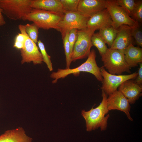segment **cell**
Masks as SVG:
<instances>
[{
    "mask_svg": "<svg viewBox=\"0 0 142 142\" xmlns=\"http://www.w3.org/2000/svg\"><path fill=\"white\" fill-rule=\"evenodd\" d=\"M32 139L27 136L24 129L19 127L8 130L0 135V142H32Z\"/></svg>",
    "mask_w": 142,
    "mask_h": 142,
    "instance_id": "2e32d148",
    "label": "cell"
},
{
    "mask_svg": "<svg viewBox=\"0 0 142 142\" xmlns=\"http://www.w3.org/2000/svg\"><path fill=\"white\" fill-rule=\"evenodd\" d=\"M125 61L131 68L142 63V49L134 46L131 43L124 52Z\"/></svg>",
    "mask_w": 142,
    "mask_h": 142,
    "instance_id": "ac0fdd59",
    "label": "cell"
},
{
    "mask_svg": "<svg viewBox=\"0 0 142 142\" xmlns=\"http://www.w3.org/2000/svg\"><path fill=\"white\" fill-rule=\"evenodd\" d=\"M26 36L24 47L20 50L21 64L32 62L34 65L41 64L43 62V58L38 47L27 33Z\"/></svg>",
    "mask_w": 142,
    "mask_h": 142,
    "instance_id": "30bf717a",
    "label": "cell"
},
{
    "mask_svg": "<svg viewBox=\"0 0 142 142\" xmlns=\"http://www.w3.org/2000/svg\"><path fill=\"white\" fill-rule=\"evenodd\" d=\"M127 98L117 90L108 95L107 104L108 110H117L123 112L130 120L133 121L130 112L131 107Z\"/></svg>",
    "mask_w": 142,
    "mask_h": 142,
    "instance_id": "8fae6325",
    "label": "cell"
},
{
    "mask_svg": "<svg viewBox=\"0 0 142 142\" xmlns=\"http://www.w3.org/2000/svg\"><path fill=\"white\" fill-rule=\"evenodd\" d=\"M69 32H67L62 39L66 57V68H70V64L72 62L71 53L70 50V45L68 40Z\"/></svg>",
    "mask_w": 142,
    "mask_h": 142,
    "instance_id": "cb8c5ba5",
    "label": "cell"
},
{
    "mask_svg": "<svg viewBox=\"0 0 142 142\" xmlns=\"http://www.w3.org/2000/svg\"><path fill=\"white\" fill-rule=\"evenodd\" d=\"M100 68V72L103 78L101 89L108 95L117 90L123 83L136 78L138 75V73L136 72L129 75H113L106 71L103 66Z\"/></svg>",
    "mask_w": 142,
    "mask_h": 142,
    "instance_id": "9c48e42d",
    "label": "cell"
},
{
    "mask_svg": "<svg viewBox=\"0 0 142 142\" xmlns=\"http://www.w3.org/2000/svg\"><path fill=\"white\" fill-rule=\"evenodd\" d=\"M91 41L93 45L97 48L101 56L106 53L108 48L98 32L93 33L91 37Z\"/></svg>",
    "mask_w": 142,
    "mask_h": 142,
    "instance_id": "ffe728a7",
    "label": "cell"
},
{
    "mask_svg": "<svg viewBox=\"0 0 142 142\" xmlns=\"http://www.w3.org/2000/svg\"><path fill=\"white\" fill-rule=\"evenodd\" d=\"M96 57L95 51L93 49L91 50L86 61L79 66L73 69H58L57 72H52L50 75V78L53 79L52 83H56L59 79L65 78L70 74H77L81 72L91 73L98 80L102 82L103 78L100 72V68L98 66L96 62Z\"/></svg>",
    "mask_w": 142,
    "mask_h": 142,
    "instance_id": "7a4b0ae2",
    "label": "cell"
},
{
    "mask_svg": "<svg viewBox=\"0 0 142 142\" xmlns=\"http://www.w3.org/2000/svg\"><path fill=\"white\" fill-rule=\"evenodd\" d=\"M130 17L136 6V2L134 0H115Z\"/></svg>",
    "mask_w": 142,
    "mask_h": 142,
    "instance_id": "7402d4cb",
    "label": "cell"
},
{
    "mask_svg": "<svg viewBox=\"0 0 142 142\" xmlns=\"http://www.w3.org/2000/svg\"><path fill=\"white\" fill-rule=\"evenodd\" d=\"M101 57L103 67L108 70L109 73L119 75L124 72H131L130 68L125 61L123 52L109 48Z\"/></svg>",
    "mask_w": 142,
    "mask_h": 142,
    "instance_id": "277c9868",
    "label": "cell"
},
{
    "mask_svg": "<svg viewBox=\"0 0 142 142\" xmlns=\"http://www.w3.org/2000/svg\"><path fill=\"white\" fill-rule=\"evenodd\" d=\"M24 43L18 42L14 41L13 47L17 49L21 50L23 48Z\"/></svg>",
    "mask_w": 142,
    "mask_h": 142,
    "instance_id": "f546056e",
    "label": "cell"
},
{
    "mask_svg": "<svg viewBox=\"0 0 142 142\" xmlns=\"http://www.w3.org/2000/svg\"><path fill=\"white\" fill-rule=\"evenodd\" d=\"M106 9L111 18L112 26L118 29L123 25H128L133 28L139 26L138 22L130 17L126 11L117 4L115 0H106Z\"/></svg>",
    "mask_w": 142,
    "mask_h": 142,
    "instance_id": "52a82bcc",
    "label": "cell"
},
{
    "mask_svg": "<svg viewBox=\"0 0 142 142\" xmlns=\"http://www.w3.org/2000/svg\"><path fill=\"white\" fill-rule=\"evenodd\" d=\"M33 9L64 14L60 0H31Z\"/></svg>",
    "mask_w": 142,
    "mask_h": 142,
    "instance_id": "e0dca14e",
    "label": "cell"
},
{
    "mask_svg": "<svg viewBox=\"0 0 142 142\" xmlns=\"http://www.w3.org/2000/svg\"><path fill=\"white\" fill-rule=\"evenodd\" d=\"M131 36L135 43L138 46L142 47V32L139 26L132 28Z\"/></svg>",
    "mask_w": 142,
    "mask_h": 142,
    "instance_id": "4316f807",
    "label": "cell"
},
{
    "mask_svg": "<svg viewBox=\"0 0 142 142\" xmlns=\"http://www.w3.org/2000/svg\"><path fill=\"white\" fill-rule=\"evenodd\" d=\"M118 31V29H115L111 26L99 30L98 33L110 48L116 37Z\"/></svg>",
    "mask_w": 142,
    "mask_h": 142,
    "instance_id": "d6986e66",
    "label": "cell"
},
{
    "mask_svg": "<svg viewBox=\"0 0 142 142\" xmlns=\"http://www.w3.org/2000/svg\"><path fill=\"white\" fill-rule=\"evenodd\" d=\"M37 43L42 55L43 62H44L46 64L50 71H52L53 68L50 59L51 57L47 53L44 45L41 40H39Z\"/></svg>",
    "mask_w": 142,
    "mask_h": 142,
    "instance_id": "603a6c76",
    "label": "cell"
},
{
    "mask_svg": "<svg viewBox=\"0 0 142 142\" xmlns=\"http://www.w3.org/2000/svg\"><path fill=\"white\" fill-rule=\"evenodd\" d=\"M118 88V90L127 98L130 104L134 103L142 95V87L131 79L124 82Z\"/></svg>",
    "mask_w": 142,
    "mask_h": 142,
    "instance_id": "9a60e30c",
    "label": "cell"
},
{
    "mask_svg": "<svg viewBox=\"0 0 142 142\" xmlns=\"http://www.w3.org/2000/svg\"><path fill=\"white\" fill-rule=\"evenodd\" d=\"M80 0H60L63 8L65 12H77Z\"/></svg>",
    "mask_w": 142,
    "mask_h": 142,
    "instance_id": "d4e9b609",
    "label": "cell"
},
{
    "mask_svg": "<svg viewBox=\"0 0 142 142\" xmlns=\"http://www.w3.org/2000/svg\"><path fill=\"white\" fill-rule=\"evenodd\" d=\"M112 24L111 17L106 8L90 17L87 26L88 28L95 31L112 26Z\"/></svg>",
    "mask_w": 142,
    "mask_h": 142,
    "instance_id": "5bb4252c",
    "label": "cell"
},
{
    "mask_svg": "<svg viewBox=\"0 0 142 142\" xmlns=\"http://www.w3.org/2000/svg\"><path fill=\"white\" fill-rule=\"evenodd\" d=\"M95 30L88 28L78 30L77 38L71 54L72 62L88 57L93 46L91 37Z\"/></svg>",
    "mask_w": 142,
    "mask_h": 142,
    "instance_id": "8992f818",
    "label": "cell"
},
{
    "mask_svg": "<svg viewBox=\"0 0 142 142\" xmlns=\"http://www.w3.org/2000/svg\"><path fill=\"white\" fill-rule=\"evenodd\" d=\"M131 17L138 22H142V1L136 2V6L132 14Z\"/></svg>",
    "mask_w": 142,
    "mask_h": 142,
    "instance_id": "484cf974",
    "label": "cell"
},
{
    "mask_svg": "<svg viewBox=\"0 0 142 142\" xmlns=\"http://www.w3.org/2000/svg\"><path fill=\"white\" fill-rule=\"evenodd\" d=\"M77 29H73L70 30L69 32L68 40L70 45L71 54L74 45L77 39Z\"/></svg>",
    "mask_w": 142,
    "mask_h": 142,
    "instance_id": "83f0119b",
    "label": "cell"
},
{
    "mask_svg": "<svg viewBox=\"0 0 142 142\" xmlns=\"http://www.w3.org/2000/svg\"><path fill=\"white\" fill-rule=\"evenodd\" d=\"M64 14L32 9L22 19L32 21L39 28L45 30L54 29L57 30L58 25Z\"/></svg>",
    "mask_w": 142,
    "mask_h": 142,
    "instance_id": "3957f363",
    "label": "cell"
},
{
    "mask_svg": "<svg viewBox=\"0 0 142 142\" xmlns=\"http://www.w3.org/2000/svg\"><path fill=\"white\" fill-rule=\"evenodd\" d=\"M106 8L105 0H80L77 12L85 17L90 18Z\"/></svg>",
    "mask_w": 142,
    "mask_h": 142,
    "instance_id": "7c38bea8",
    "label": "cell"
},
{
    "mask_svg": "<svg viewBox=\"0 0 142 142\" xmlns=\"http://www.w3.org/2000/svg\"><path fill=\"white\" fill-rule=\"evenodd\" d=\"M139 67L136 78L134 82L138 85L142 87V63H139Z\"/></svg>",
    "mask_w": 142,
    "mask_h": 142,
    "instance_id": "f1b7e54d",
    "label": "cell"
},
{
    "mask_svg": "<svg viewBox=\"0 0 142 142\" xmlns=\"http://www.w3.org/2000/svg\"><path fill=\"white\" fill-rule=\"evenodd\" d=\"M31 0H0V9L9 18L17 20L29 14L33 8Z\"/></svg>",
    "mask_w": 142,
    "mask_h": 142,
    "instance_id": "5b68a950",
    "label": "cell"
},
{
    "mask_svg": "<svg viewBox=\"0 0 142 142\" xmlns=\"http://www.w3.org/2000/svg\"><path fill=\"white\" fill-rule=\"evenodd\" d=\"M89 18L85 17L78 12H65L58 26L63 39L66 33L72 29L78 30L87 28V23Z\"/></svg>",
    "mask_w": 142,
    "mask_h": 142,
    "instance_id": "ba28073f",
    "label": "cell"
},
{
    "mask_svg": "<svg viewBox=\"0 0 142 142\" xmlns=\"http://www.w3.org/2000/svg\"><path fill=\"white\" fill-rule=\"evenodd\" d=\"M6 23V22L2 14V13L0 9V26H2Z\"/></svg>",
    "mask_w": 142,
    "mask_h": 142,
    "instance_id": "4dcf8cb0",
    "label": "cell"
},
{
    "mask_svg": "<svg viewBox=\"0 0 142 142\" xmlns=\"http://www.w3.org/2000/svg\"><path fill=\"white\" fill-rule=\"evenodd\" d=\"M24 26L26 33L30 39L36 44L38 42L39 28L33 23L31 24H27Z\"/></svg>",
    "mask_w": 142,
    "mask_h": 142,
    "instance_id": "44dd1931",
    "label": "cell"
},
{
    "mask_svg": "<svg viewBox=\"0 0 142 142\" xmlns=\"http://www.w3.org/2000/svg\"><path fill=\"white\" fill-rule=\"evenodd\" d=\"M132 28L123 25L118 28L116 37L110 48L124 52L131 43H132Z\"/></svg>",
    "mask_w": 142,
    "mask_h": 142,
    "instance_id": "4fadbf2b",
    "label": "cell"
},
{
    "mask_svg": "<svg viewBox=\"0 0 142 142\" xmlns=\"http://www.w3.org/2000/svg\"><path fill=\"white\" fill-rule=\"evenodd\" d=\"M102 100L97 107H93L88 111L82 110V115L86 122V130L90 131L100 128L101 131L105 130L107 128L108 119L110 116L108 114V110L107 106V95L102 90Z\"/></svg>",
    "mask_w": 142,
    "mask_h": 142,
    "instance_id": "6da1fadb",
    "label": "cell"
}]
</instances>
